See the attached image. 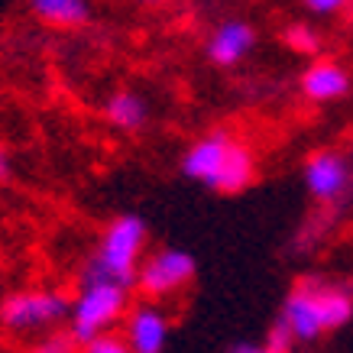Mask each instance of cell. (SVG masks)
<instances>
[{"label": "cell", "instance_id": "obj_19", "mask_svg": "<svg viewBox=\"0 0 353 353\" xmlns=\"http://www.w3.org/2000/svg\"><path fill=\"white\" fill-rule=\"evenodd\" d=\"M7 172H10V159H7V152L0 146V179H7Z\"/></svg>", "mask_w": 353, "mask_h": 353}, {"label": "cell", "instance_id": "obj_10", "mask_svg": "<svg viewBox=\"0 0 353 353\" xmlns=\"http://www.w3.org/2000/svg\"><path fill=\"white\" fill-rule=\"evenodd\" d=\"M347 91H350V72L337 62H327V59L308 65L305 75H301V94L308 97V101H318V104L337 101Z\"/></svg>", "mask_w": 353, "mask_h": 353}, {"label": "cell", "instance_id": "obj_12", "mask_svg": "<svg viewBox=\"0 0 353 353\" xmlns=\"http://www.w3.org/2000/svg\"><path fill=\"white\" fill-rule=\"evenodd\" d=\"M32 13L52 26H81L91 17L85 0H32Z\"/></svg>", "mask_w": 353, "mask_h": 353}, {"label": "cell", "instance_id": "obj_8", "mask_svg": "<svg viewBox=\"0 0 353 353\" xmlns=\"http://www.w3.org/2000/svg\"><path fill=\"white\" fill-rule=\"evenodd\" d=\"M127 347L130 353H162L169 343V314L156 308L152 301H143L127 311Z\"/></svg>", "mask_w": 353, "mask_h": 353}, {"label": "cell", "instance_id": "obj_13", "mask_svg": "<svg viewBox=\"0 0 353 353\" xmlns=\"http://www.w3.org/2000/svg\"><path fill=\"white\" fill-rule=\"evenodd\" d=\"M285 43H289L295 52L308 55V52H318V49H321V36L311 30L308 23H292L289 30H285Z\"/></svg>", "mask_w": 353, "mask_h": 353}, {"label": "cell", "instance_id": "obj_5", "mask_svg": "<svg viewBox=\"0 0 353 353\" xmlns=\"http://www.w3.org/2000/svg\"><path fill=\"white\" fill-rule=\"evenodd\" d=\"M194 272H198V263L188 250L165 246V250H156L152 256L143 259V266L137 272V289L150 301H159L182 292L194 279Z\"/></svg>", "mask_w": 353, "mask_h": 353}, {"label": "cell", "instance_id": "obj_9", "mask_svg": "<svg viewBox=\"0 0 353 353\" xmlns=\"http://www.w3.org/2000/svg\"><path fill=\"white\" fill-rule=\"evenodd\" d=\"M256 46V30L246 20H224L211 36H208V46L204 52L208 59L217 65V68H234L243 55H250V49Z\"/></svg>", "mask_w": 353, "mask_h": 353}, {"label": "cell", "instance_id": "obj_1", "mask_svg": "<svg viewBox=\"0 0 353 353\" xmlns=\"http://www.w3.org/2000/svg\"><path fill=\"white\" fill-rule=\"evenodd\" d=\"M182 172L214 192L236 194L246 185H253L256 159L250 146L234 139L227 130H211L188 146V152L182 156Z\"/></svg>", "mask_w": 353, "mask_h": 353}, {"label": "cell", "instance_id": "obj_16", "mask_svg": "<svg viewBox=\"0 0 353 353\" xmlns=\"http://www.w3.org/2000/svg\"><path fill=\"white\" fill-rule=\"evenodd\" d=\"M32 353H72V337H68V334L49 337V341H43Z\"/></svg>", "mask_w": 353, "mask_h": 353}, {"label": "cell", "instance_id": "obj_4", "mask_svg": "<svg viewBox=\"0 0 353 353\" xmlns=\"http://www.w3.org/2000/svg\"><path fill=\"white\" fill-rule=\"evenodd\" d=\"M72 314V301L62 292L52 289H32V292H17L3 301L0 308V324L10 334H39L52 331L59 321H68Z\"/></svg>", "mask_w": 353, "mask_h": 353}, {"label": "cell", "instance_id": "obj_7", "mask_svg": "<svg viewBox=\"0 0 353 353\" xmlns=\"http://www.w3.org/2000/svg\"><path fill=\"white\" fill-rule=\"evenodd\" d=\"M279 321L289 327V334L295 337V343H311L318 341L324 331V318H321V282H301L299 289H292V295L282 305Z\"/></svg>", "mask_w": 353, "mask_h": 353}, {"label": "cell", "instance_id": "obj_3", "mask_svg": "<svg viewBox=\"0 0 353 353\" xmlns=\"http://www.w3.org/2000/svg\"><path fill=\"white\" fill-rule=\"evenodd\" d=\"M127 305L130 289H120L110 282H81V292L72 301V314H68L72 343L85 347L101 334H110V327L127 314Z\"/></svg>", "mask_w": 353, "mask_h": 353}, {"label": "cell", "instance_id": "obj_11", "mask_svg": "<svg viewBox=\"0 0 353 353\" xmlns=\"http://www.w3.org/2000/svg\"><path fill=\"white\" fill-rule=\"evenodd\" d=\"M104 117H108L117 130L137 133V130H143L146 120H150V104H146L143 94L123 88V91H114V94L104 101Z\"/></svg>", "mask_w": 353, "mask_h": 353}, {"label": "cell", "instance_id": "obj_15", "mask_svg": "<svg viewBox=\"0 0 353 353\" xmlns=\"http://www.w3.org/2000/svg\"><path fill=\"white\" fill-rule=\"evenodd\" d=\"M266 347L272 353H292V347H295V337L289 334V327L282 321H276L272 327H269V334H266Z\"/></svg>", "mask_w": 353, "mask_h": 353}, {"label": "cell", "instance_id": "obj_6", "mask_svg": "<svg viewBox=\"0 0 353 353\" xmlns=\"http://www.w3.org/2000/svg\"><path fill=\"white\" fill-rule=\"evenodd\" d=\"M305 188L314 201L337 204L350 192V162L337 150H318L305 162Z\"/></svg>", "mask_w": 353, "mask_h": 353}, {"label": "cell", "instance_id": "obj_18", "mask_svg": "<svg viewBox=\"0 0 353 353\" xmlns=\"http://www.w3.org/2000/svg\"><path fill=\"white\" fill-rule=\"evenodd\" d=\"M230 353H272L266 343H234Z\"/></svg>", "mask_w": 353, "mask_h": 353}, {"label": "cell", "instance_id": "obj_2", "mask_svg": "<svg viewBox=\"0 0 353 353\" xmlns=\"http://www.w3.org/2000/svg\"><path fill=\"white\" fill-rule=\"evenodd\" d=\"M146 221L137 214L114 217L97 243L94 256L88 259V269L81 282H110L120 289L137 285V272L143 266V250H146Z\"/></svg>", "mask_w": 353, "mask_h": 353}, {"label": "cell", "instance_id": "obj_17", "mask_svg": "<svg viewBox=\"0 0 353 353\" xmlns=\"http://www.w3.org/2000/svg\"><path fill=\"white\" fill-rule=\"evenodd\" d=\"M305 10L318 13V17H331V13L343 10V3L341 0H305Z\"/></svg>", "mask_w": 353, "mask_h": 353}, {"label": "cell", "instance_id": "obj_14", "mask_svg": "<svg viewBox=\"0 0 353 353\" xmlns=\"http://www.w3.org/2000/svg\"><path fill=\"white\" fill-rule=\"evenodd\" d=\"M81 353H130V347L117 334H101V337H94L91 343H85Z\"/></svg>", "mask_w": 353, "mask_h": 353}]
</instances>
